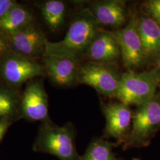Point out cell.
I'll use <instances>...</instances> for the list:
<instances>
[{"mask_svg":"<svg viewBox=\"0 0 160 160\" xmlns=\"http://www.w3.org/2000/svg\"><path fill=\"white\" fill-rule=\"evenodd\" d=\"M100 26L90 9L82 8L75 14L63 39L57 42L48 40L44 53L67 55L80 60L101 30Z\"/></svg>","mask_w":160,"mask_h":160,"instance_id":"cell-1","label":"cell"},{"mask_svg":"<svg viewBox=\"0 0 160 160\" xmlns=\"http://www.w3.org/2000/svg\"><path fill=\"white\" fill-rule=\"evenodd\" d=\"M160 130V94H157L133 111L131 129L123 148L148 147Z\"/></svg>","mask_w":160,"mask_h":160,"instance_id":"cell-2","label":"cell"},{"mask_svg":"<svg viewBox=\"0 0 160 160\" xmlns=\"http://www.w3.org/2000/svg\"><path fill=\"white\" fill-rule=\"evenodd\" d=\"M160 84L154 68L141 72L128 70L122 75L115 98L122 103L137 107L154 97Z\"/></svg>","mask_w":160,"mask_h":160,"instance_id":"cell-3","label":"cell"},{"mask_svg":"<svg viewBox=\"0 0 160 160\" xmlns=\"http://www.w3.org/2000/svg\"><path fill=\"white\" fill-rule=\"evenodd\" d=\"M36 147L38 151L56 156L61 160H80L75 145L73 126H59L46 121L40 129Z\"/></svg>","mask_w":160,"mask_h":160,"instance_id":"cell-4","label":"cell"},{"mask_svg":"<svg viewBox=\"0 0 160 160\" xmlns=\"http://www.w3.org/2000/svg\"><path fill=\"white\" fill-rule=\"evenodd\" d=\"M115 64L88 61L80 65L77 82L92 87L106 97L115 98L122 75Z\"/></svg>","mask_w":160,"mask_h":160,"instance_id":"cell-5","label":"cell"},{"mask_svg":"<svg viewBox=\"0 0 160 160\" xmlns=\"http://www.w3.org/2000/svg\"><path fill=\"white\" fill-rule=\"evenodd\" d=\"M45 74L44 67L35 59L12 52L0 59V78L14 89Z\"/></svg>","mask_w":160,"mask_h":160,"instance_id":"cell-6","label":"cell"},{"mask_svg":"<svg viewBox=\"0 0 160 160\" xmlns=\"http://www.w3.org/2000/svg\"><path fill=\"white\" fill-rule=\"evenodd\" d=\"M137 23L138 14L133 12L124 28L112 32L120 46L121 58L128 71H136L148 62L138 34Z\"/></svg>","mask_w":160,"mask_h":160,"instance_id":"cell-7","label":"cell"},{"mask_svg":"<svg viewBox=\"0 0 160 160\" xmlns=\"http://www.w3.org/2000/svg\"><path fill=\"white\" fill-rule=\"evenodd\" d=\"M106 119L103 137L113 138L117 145L125 142L131 129L133 111L130 106L120 102L102 104Z\"/></svg>","mask_w":160,"mask_h":160,"instance_id":"cell-8","label":"cell"},{"mask_svg":"<svg viewBox=\"0 0 160 160\" xmlns=\"http://www.w3.org/2000/svg\"><path fill=\"white\" fill-rule=\"evenodd\" d=\"M42 57L46 74L53 83L60 87H70L77 82L80 60L50 53H44Z\"/></svg>","mask_w":160,"mask_h":160,"instance_id":"cell-9","label":"cell"},{"mask_svg":"<svg viewBox=\"0 0 160 160\" xmlns=\"http://www.w3.org/2000/svg\"><path fill=\"white\" fill-rule=\"evenodd\" d=\"M9 38L12 52L33 59L43 56L48 41L34 22L18 30Z\"/></svg>","mask_w":160,"mask_h":160,"instance_id":"cell-10","label":"cell"},{"mask_svg":"<svg viewBox=\"0 0 160 160\" xmlns=\"http://www.w3.org/2000/svg\"><path fill=\"white\" fill-rule=\"evenodd\" d=\"M20 109L30 120L46 121L48 118V97L42 81L38 78L26 83L21 96Z\"/></svg>","mask_w":160,"mask_h":160,"instance_id":"cell-11","label":"cell"},{"mask_svg":"<svg viewBox=\"0 0 160 160\" xmlns=\"http://www.w3.org/2000/svg\"><path fill=\"white\" fill-rule=\"evenodd\" d=\"M89 62L115 63L121 57L120 46L112 32L100 30L84 55Z\"/></svg>","mask_w":160,"mask_h":160,"instance_id":"cell-12","label":"cell"},{"mask_svg":"<svg viewBox=\"0 0 160 160\" xmlns=\"http://www.w3.org/2000/svg\"><path fill=\"white\" fill-rule=\"evenodd\" d=\"M100 25L116 30L122 29L127 22L126 2L122 0H99L89 7Z\"/></svg>","mask_w":160,"mask_h":160,"instance_id":"cell-13","label":"cell"},{"mask_svg":"<svg viewBox=\"0 0 160 160\" xmlns=\"http://www.w3.org/2000/svg\"><path fill=\"white\" fill-rule=\"evenodd\" d=\"M138 32L148 61L160 54V26L147 14H138Z\"/></svg>","mask_w":160,"mask_h":160,"instance_id":"cell-14","label":"cell"},{"mask_svg":"<svg viewBox=\"0 0 160 160\" xmlns=\"http://www.w3.org/2000/svg\"><path fill=\"white\" fill-rule=\"evenodd\" d=\"M33 22L34 18L32 12L18 4L0 20V30L9 36Z\"/></svg>","mask_w":160,"mask_h":160,"instance_id":"cell-15","label":"cell"},{"mask_svg":"<svg viewBox=\"0 0 160 160\" xmlns=\"http://www.w3.org/2000/svg\"><path fill=\"white\" fill-rule=\"evenodd\" d=\"M43 18L52 32H57L62 26L66 14L65 3L59 0H49L40 7Z\"/></svg>","mask_w":160,"mask_h":160,"instance_id":"cell-16","label":"cell"},{"mask_svg":"<svg viewBox=\"0 0 160 160\" xmlns=\"http://www.w3.org/2000/svg\"><path fill=\"white\" fill-rule=\"evenodd\" d=\"M21 96L16 89L0 86V120L10 122L20 109Z\"/></svg>","mask_w":160,"mask_h":160,"instance_id":"cell-17","label":"cell"},{"mask_svg":"<svg viewBox=\"0 0 160 160\" xmlns=\"http://www.w3.org/2000/svg\"><path fill=\"white\" fill-rule=\"evenodd\" d=\"M116 143L102 138L93 139L80 160H118L113 151Z\"/></svg>","mask_w":160,"mask_h":160,"instance_id":"cell-18","label":"cell"},{"mask_svg":"<svg viewBox=\"0 0 160 160\" xmlns=\"http://www.w3.org/2000/svg\"><path fill=\"white\" fill-rule=\"evenodd\" d=\"M144 13L160 26V0H148L143 3Z\"/></svg>","mask_w":160,"mask_h":160,"instance_id":"cell-19","label":"cell"},{"mask_svg":"<svg viewBox=\"0 0 160 160\" xmlns=\"http://www.w3.org/2000/svg\"><path fill=\"white\" fill-rule=\"evenodd\" d=\"M12 52L9 36L0 30V59Z\"/></svg>","mask_w":160,"mask_h":160,"instance_id":"cell-20","label":"cell"},{"mask_svg":"<svg viewBox=\"0 0 160 160\" xmlns=\"http://www.w3.org/2000/svg\"><path fill=\"white\" fill-rule=\"evenodd\" d=\"M18 4L15 0H0V20Z\"/></svg>","mask_w":160,"mask_h":160,"instance_id":"cell-21","label":"cell"},{"mask_svg":"<svg viewBox=\"0 0 160 160\" xmlns=\"http://www.w3.org/2000/svg\"><path fill=\"white\" fill-rule=\"evenodd\" d=\"M10 125V122L7 120H0V140Z\"/></svg>","mask_w":160,"mask_h":160,"instance_id":"cell-22","label":"cell"},{"mask_svg":"<svg viewBox=\"0 0 160 160\" xmlns=\"http://www.w3.org/2000/svg\"><path fill=\"white\" fill-rule=\"evenodd\" d=\"M155 66L153 68L154 69L155 71L157 72V74L158 75L160 80V54L155 59Z\"/></svg>","mask_w":160,"mask_h":160,"instance_id":"cell-23","label":"cell"},{"mask_svg":"<svg viewBox=\"0 0 160 160\" xmlns=\"http://www.w3.org/2000/svg\"><path fill=\"white\" fill-rule=\"evenodd\" d=\"M139 160V159H138V158H133V160Z\"/></svg>","mask_w":160,"mask_h":160,"instance_id":"cell-24","label":"cell"}]
</instances>
